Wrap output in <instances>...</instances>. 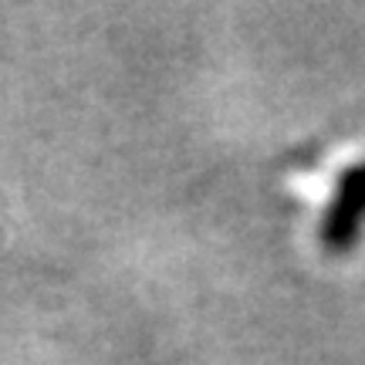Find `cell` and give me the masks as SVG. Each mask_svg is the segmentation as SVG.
Returning a JSON list of instances; mask_svg holds the SVG:
<instances>
[]
</instances>
